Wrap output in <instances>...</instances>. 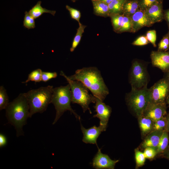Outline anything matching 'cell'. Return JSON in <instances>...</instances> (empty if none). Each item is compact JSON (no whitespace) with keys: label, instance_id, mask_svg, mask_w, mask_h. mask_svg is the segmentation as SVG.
Returning <instances> with one entry per match:
<instances>
[{"label":"cell","instance_id":"obj_1","mask_svg":"<svg viewBox=\"0 0 169 169\" xmlns=\"http://www.w3.org/2000/svg\"><path fill=\"white\" fill-rule=\"evenodd\" d=\"M72 80L82 82L95 97L103 101L109 94L100 71L96 67H84L77 70L74 74L68 76Z\"/></svg>","mask_w":169,"mask_h":169},{"label":"cell","instance_id":"obj_2","mask_svg":"<svg viewBox=\"0 0 169 169\" xmlns=\"http://www.w3.org/2000/svg\"><path fill=\"white\" fill-rule=\"evenodd\" d=\"M6 115L8 122L15 128L17 137L24 135L23 127L29 118V107L24 93H20L6 109Z\"/></svg>","mask_w":169,"mask_h":169},{"label":"cell","instance_id":"obj_3","mask_svg":"<svg viewBox=\"0 0 169 169\" xmlns=\"http://www.w3.org/2000/svg\"><path fill=\"white\" fill-rule=\"evenodd\" d=\"M54 87L52 85L41 87L24 93L29 107V118L35 113L45 111L51 103Z\"/></svg>","mask_w":169,"mask_h":169},{"label":"cell","instance_id":"obj_4","mask_svg":"<svg viewBox=\"0 0 169 169\" xmlns=\"http://www.w3.org/2000/svg\"><path fill=\"white\" fill-rule=\"evenodd\" d=\"M71 95L69 84L54 88L51 103L54 105L56 111L55 118L53 123L55 124L66 111H69L77 119L80 120V117L72 108Z\"/></svg>","mask_w":169,"mask_h":169},{"label":"cell","instance_id":"obj_5","mask_svg":"<svg viewBox=\"0 0 169 169\" xmlns=\"http://www.w3.org/2000/svg\"><path fill=\"white\" fill-rule=\"evenodd\" d=\"M60 74L65 78L70 85L71 102L79 105L84 113L88 110L91 114L89 105L91 103H95L96 97L89 94L88 89L81 82L70 79L62 71Z\"/></svg>","mask_w":169,"mask_h":169},{"label":"cell","instance_id":"obj_6","mask_svg":"<svg viewBox=\"0 0 169 169\" xmlns=\"http://www.w3.org/2000/svg\"><path fill=\"white\" fill-rule=\"evenodd\" d=\"M126 100L131 110L139 118L150 102L149 89L147 87L140 89H131L126 95Z\"/></svg>","mask_w":169,"mask_h":169},{"label":"cell","instance_id":"obj_7","mask_svg":"<svg viewBox=\"0 0 169 169\" xmlns=\"http://www.w3.org/2000/svg\"><path fill=\"white\" fill-rule=\"evenodd\" d=\"M129 78L131 89L147 87L149 77L146 67L141 62L134 61L132 64Z\"/></svg>","mask_w":169,"mask_h":169},{"label":"cell","instance_id":"obj_8","mask_svg":"<svg viewBox=\"0 0 169 169\" xmlns=\"http://www.w3.org/2000/svg\"><path fill=\"white\" fill-rule=\"evenodd\" d=\"M150 103H166L169 94V80L164 77L149 89Z\"/></svg>","mask_w":169,"mask_h":169},{"label":"cell","instance_id":"obj_9","mask_svg":"<svg viewBox=\"0 0 169 169\" xmlns=\"http://www.w3.org/2000/svg\"><path fill=\"white\" fill-rule=\"evenodd\" d=\"M95 104L94 108L95 109L96 114L94 115L93 117L99 119L100 120L99 125L106 130L111 112V108L96 97Z\"/></svg>","mask_w":169,"mask_h":169},{"label":"cell","instance_id":"obj_10","mask_svg":"<svg viewBox=\"0 0 169 169\" xmlns=\"http://www.w3.org/2000/svg\"><path fill=\"white\" fill-rule=\"evenodd\" d=\"M98 151L93 158L92 166L96 169H114L119 160H112L107 154H103L101 149L98 148Z\"/></svg>","mask_w":169,"mask_h":169},{"label":"cell","instance_id":"obj_11","mask_svg":"<svg viewBox=\"0 0 169 169\" xmlns=\"http://www.w3.org/2000/svg\"><path fill=\"white\" fill-rule=\"evenodd\" d=\"M150 57L153 66L165 73L169 70V50L152 51Z\"/></svg>","mask_w":169,"mask_h":169},{"label":"cell","instance_id":"obj_12","mask_svg":"<svg viewBox=\"0 0 169 169\" xmlns=\"http://www.w3.org/2000/svg\"><path fill=\"white\" fill-rule=\"evenodd\" d=\"M166 114V103H150L143 115L150 118L155 122L165 116Z\"/></svg>","mask_w":169,"mask_h":169},{"label":"cell","instance_id":"obj_13","mask_svg":"<svg viewBox=\"0 0 169 169\" xmlns=\"http://www.w3.org/2000/svg\"><path fill=\"white\" fill-rule=\"evenodd\" d=\"M81 129L83 134L82 141L86 144H95L99 148L97 143V140L100 135L105 130L99 125L96 126L94 125L88 129H86L80 122Z\"/></svg>","mask_w":169,"mask_h":169},{"label":"cell","instance_id":"obj_14","mask_svg":"<svg viewBox=\"0 0 169 169\" xmlns=\"http://www.w3.org/2000/svg\"><path fill=\"white\" fill-rule=\"evenodd\" d=\"M131 17L132 23V32L135 33L143 27H150L152 25L145 10L139 8Z\"/></svg>","mask_w":169,"mask_h":169},{"label":"cell","instance_id":"obj_15","mask_svg":"<svg viewBox=\"0 0 169 169\" xmlns=\"http://www.w3.org/2000/svg\"><path fill=\"white\" fill-rule=\"evenodd\" d=\"M145 11L152 24L160 22L164 19L162 1L156 3Z\"/></svg>","mask_w":169,"mask_h":169},{"label":"cell","instance_id":"obj_16","mask_svg":"<svg viewBox=\"0 0 169 169\" xmlns=\"http://www.w3.org/2000/svg\"><path fill=\"white\" fill-rule=\"evenodd\" d=\"M164 131H154L148 134L143 142L141 146L144 148L150 147L156 150L161 136Z\"/></svg>","mask_w":169,"mask_h":169},{"label":"cell","instance_id":"obj_17","mask_svg":"<svg viewBox=\"0 0 169 169\" xmlns=\"http://www.w3.org/2000/svg\"><path fill=\"white\" fill-rule=\"evenodd\" d=\"M92 1L95 14L104 17L110 16L108 4L100 0H92Z\"/></svg>","mask_w":169,"mask_h":169},{"label":"cell","instance_id":"obj_18","mask_svg":"<svg viewBox=\"0 0 169 169\" xmlns=\"http://www.w3.org/2000/svg\"><path fill=\"white\" fill-rule=\"evenodd\" d=\"M140 128L143 135H147L153 131L154 121L143 115L138 118Z\"/></svg>","mask_w":169,"mask_h":169},{"label":"cell","instance_id":"obj_19","mask_svg":"<svg viewBox=\"0 0 169 169\" xmlns=\"http://www.w3.org/2000/svg\"><path fill=\"white\" fill-rule=\"evenodd\" d=\"M139 8L138 0H125L123 6L122 13L125 15L131 17Z\"/></svg>","mask_w":169,"mask_h":169},{"label":"cell","instance_id":"obj_20","mask_svg":"<svg viewBox=\"0 0 169 169\" xmlns=\"http://www.w3.org/2000/svg\"><path fill=\"white\" fill-rule=\"evenodd\" d=\"M41 1H40L37 2L28 12L35 19L40 17L44 13H49L54 16L56 11L50 10L43 8L41 6Z\"/></svg>","mask_w":169,"mask_h":169},{"label":"cell","instance_id":"obj_21","mask_svg":"<svg viewBox=\"0 0 169 169\" xmlns=\"http://www.w3.org/2000/svg\"><path fill=\"white\" fill-rule=\"evenodd\" d=\"M125 0H113L108 4L110 16L111 15L122 14V7Z\"/></svg>","mask_w":169,"mask_h":169},{"label":"cell","instance_id":"obj_22","mask_svg":"<svg viewBox=\"0 0 169 169\" xmlns=\"http://www.w3.org/2000/svg\"><path fill=\"white\" fill-rule=\"evenodd\" d=\"M169 143V132L167 130H165L161 136L157 147V154H162L167 148Z\"/></svg>","mask_w":169,"mask_h":169},{"label":"cell","instance_id":"obj_23","mask_svg":"<svg viewBox=\"0 0 169 169\" xmlns=\"http://www.w3.org/2000/svg\"><path fill=\"white\" fill-rule=\"evenodd\" d=\"M79 27L77 29L76 33L74 38L72 46L70 48V51L73 52L77 46L80 42L83 33L84 32V30L86 26L79 23Z\"/></svg>","mask_w":169,"mask_h":169},{"label":"cell","instance_id":"obj_24","mask_svg":"<svg viewBox=\"0 0 169 169\" xmlns=\"http://www.w3.org/2000/svg\"><path fill=\"white\" fill-rule=\"evenodd\" d=\"M132 29V23L131 17L124 15L120 27L116 32H131Z\"/></svg>","mask_w":169,"mask_h":169},{"label":"cell","instance_id":"obj_25","mask_svg":"<svg viewBox=\"0 0 169 169\" xmlns=\"http://www.w3.org/2000/svg\"><path fill=\"white\" fill-rule=\"evenodd\" d=\"M9 98L4 87H0V110L6 109L9 104Z\"/></svg>","mask_w":169,"mask_h":169},{"label":"cell","instance_id":"obj_26","mask_svg":"<svg viewBox=\"0 0 169 169\" xmlns=\"http://www.w3.org/2000/svg\"><path fill=\"white\" fill-rule=\"evenodd\" d=\"M42 72L41 69H40L33 71L28 74L27 79L22 83H26L30 81H34L35 83L40 82L42 81Z\"/></svg>","mask_w":169,"mask_h":169},{"label":"cell","instance_id":"obj_27","mask_svg":"<svg viewBox=\"0 0 169 169\" xmlns=\"http://www.w3.org/2000/svg\"><path fill=\"white\" fill-rule=\"evenodd\" d=\"M124 15L122 14H118L111 15L110 17L111 18V21L114 30L117 32L120 27Z\"/></svg>","mask_w":169,"mask_h":169},{"label":"cell","instance_id":"obj_28","mask_svg":"<svg viewBox=\"0 0 169 169\" xmlns=\"http://www.w3.org/2000/svg\"><path fill=\"white\" fill-rule=\"evenodd\" d=\"M167 130L166 115L154 122L153 131H164Z\"/></svg>","mask_w":169,"mask_h":169},{"label":"cell","instance_id":"obj_29","mask_svg":"<svg viewBox=\"0 0 169 169\" xmlns=\"http://www.w3.org/2000/svg\"><path fill=\"white\" fill-rule=\"evenodd\" d=\"M34 19L28 12L25 11L23 22V26L28 29L34 28L35 27Z\"/></svg>","mask_w":169,"mask_h":169},{"label":"cell","instance_id":"obj_30","mask_svg":"<svg viewBox=\"0 0 169 169\" xmlns=\"http://www.w3.org/2000/svg\"><path fill=\"white\" fill-rule=\"evenodd\" d=\"M135 151L136 166L137 167L141 166L144 164L146 159L144 153L138 149H136Z\"/></svg>","mask_w":169,"mask_h":169},{"label":"cell","instance_id":"obj_31","mask_svg":"<svg viewBox=\"0 0 169 169\" xmlns=\"http://www.w3.org/2000/svg\"><path fill=\"white\" fill-rule=\"evenodd\" d=\"M139 8L140 9L145 10L152 5L162 0H138Z\"/></svg>","mask_w":169,"mask_h":169},{"label":"cell","instance_id":"obj_32","mask_svg":"<svg viewBox=\"0 0 169 169\" xmlns=\"http://www.w3.org/2000/svg\"><path fill=\"white\" fill-rule=\"evenodd\" d=\"M169 49V36L167 34L163 38L159 44L158 50L165 51Z\"/></svg>","mask_w":169,"mask_h":169},{"label":"cell","instance_id":"obj_33","mask_svg":"<svg viewBox=\"0 0 169 169\" xmlns=\"http://www.w3.org/2000/svg\"><path fill=\"white\" fill-rule=\"evenodd\" d=\"M66 8L69 12L71 18L80 23L79 20L81 17V13L78 10L73 8L66 5Z\"/></svg>","mask_w":169,"mask_h":169},{"label":"cell","instance_id":"obj_34","mask_svg":"<svg viewBox=\"0 0 169 169\" xmlns=\"http://www.w3.org/2000/svg\"><path fill=\"white\" fill-rule=\"evenodd\" d=\"M145 148L143 153L146 159H152L157 154V150L155 148L148 147Z\"/></svg>","mask_w":169,"mask_h":169},{"label":"cell","instance_id":"obj_35","mask_svg":"<svg viewBox=\"0 0 169 169\" xmlns=\"http://www.w3.org/2000/svg\"><path fill=\"white\" fill-rule=\"evenodd\" d=\"M156 32L154 30H149L146 33V37L148 40L151 43L154 47H156Z\"/></svg>","mask_w":169,"mask_h":169},{"label":"cell","instance_id":"obj_36","mask_svg":"<svg viewBox=\"0 0 169 169\" xmlns=\"http://www.w3.org/2000/svg\"><path fill=\"white\" fill-rule=\"evenodd\" d=\"M57 73L56 72H42V81L46 82L53 78L57 77Z\"/></svg>","mask_w":169,"mask_h":169},{"label":"cell","instance_id":"obj_37","mask_svg":"<svg viewBox=\"0 0 169 169\" xmlns=\"http://www.w3.org/2000/svg\"><path fill=\"white\" fill-rule=\"evenodd\" d=\"M149 43L146 36H141L137 38L132 43L133 45L137 46H142L146 45Z\"/></svg>","mask_w":169,"mask_h":169},{"label":"cell","instance_id":"obj_38","mask_svg":"<svg viewBox=\"0 0 169 169\" xmlns=\"http://www.w3.org/2000/svg\"><path fill=\"white\" fill-rule=\"evenodd\" d=\"M7 143V138L2 133L0 134V147L5 146Z\"/></svg>","mask_w":169,"mask_h":169},{"label":"cell","instance_id":"obj_39","mask_svg":"<svg viewBox=\"0 0 169 169\" xmlns=\"http://www.w3.org/2000/svg\"><path fill=\"white\" fill-rule=\"evenodd\" d=\"M164 19L166 21L169 27V9L164 12Z\"/></svg>","mask_w":169,"mask_h":169},{"label":"cell","instance_id":"obj_40","mask_svg":"<svg viewBox=\"0 0 169 169\" xmlns=\"http://www.w3.org/2000/svg\"><path fill=\"white\" fill-rule=\"evenodd\" d=\"M162 154L164 157L169 160V144L167 148Z\"/></svg>","mask_w":169,"mask_h":169},{"label":"cell","instance_id":"obj_41","mask_svg":"<svg viewBox=\"0 0 169 169\" xmlns=\"http://www.w3.org/2000/svg\"><path fill=\"white\" fill-rule=\"evenodd\" d=\"M167 120V130L169 133V114L166 115Z\"/></svg>","mask_w":169,"mask_h":169},{"label":"cell","instance_id":"obj_42","mask_svg":"<svg viewBox=\"0 0 169 169\" xmlns=\"http://www.w3.org/2000/svg\"><path fill=\"white\" fill-rule=\"evenodd\" d=\"M105 3L108 4L113 0H100Z\"/></svg>","mask_w":169,"mask_h":169},{"label":"cell","instance_id":"obj_43","mask_svg":"<svg viewBox=\"0 0 169 169\" xmlns=\"http://www.w3.org/2000/svg\"><path fill=\"white\" fill-rule=\"evenodd\" d=\"M164 77L169 80V70L165 73V76Z\"/></svg>","mask_w":169,"mask_h":169},{"label":"cell","instance_id":"obj_44","mask_svg":"<svg viewBox=\"0 0 169 169\" xmlns=\"http://www.w3.org/2000/svg\"><path fill=\"white\" fill-rule=\"evenodd\" d=\"M166 102L168 104L169 106V95L168 96L166 100Z\"/></svg>","mask_w":169,"mask_h":169},{"label":"cell","instance_id":"obj_45","mask_svg":"<svg viewBox=\"0 0 169 169\" xmlns=\"http://www.w3.org/2000/svg\"><path fill=\"white\" fill-rule=\"evenodd\" d=\"M167 34H168V36H169V32H168V33Z\"/></svg>","mask_w":169,"mask_h":169},{"label":"cell","instance_id":"obj_46","mask_svg":"<svg viewBox=\"0 0 169 169\" xmlns=\"http://www.w3.org/2000/svg\"><path fill=\"white\" fill-rule=\"evenodd\" d=\"M72 0L73 2H74L75 0Z\"/></svg>","mask_w":169,"mask_h":169},{"label":"cell","instance_id":"obj_47","mask_svg":"<svg viewBox=\"0 0 169 169\" xmlns=\"http://www.w3.org/2000/svg\"></svg>","mask_w":169,"mask_h":169},{"label":"cell","instance_id":"obj_48","mask_svg":"<svg viewBox=\"0 0 169 169\" xmlns=\"http://www.w3.org/2000/svg\"><path fill=\"white\" fill-rule=\"evenodd\" d=\"M91 0L92 1V0Z\"/></svg>","mask_w":169,"mask_h":169}]
</instances>
